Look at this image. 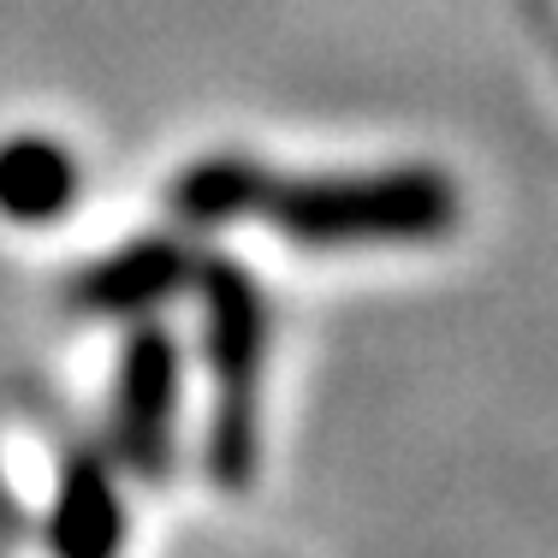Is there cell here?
<instances>
[{"label":"cell","mask_w":558,"mask_h":558,"mask_svg":"<svg viewBox=\"0 0 558 558\" xmlns=\"http://www.w3.org/2000/svg\"><path fill=\"white\" fill-rule=\"evenodd\" d=\"M256 220L310 250L422 244L458 226V184L440 167L339 172V179H268Z\"/></svg>","instance_id":"cell-1"},{"label":"cell","mask_w":558,"mask_h":558,"mask_svg":"<svg viewBox=\"0 0 558 558\" xmlns=\"http://www.w3.org/2000/svg\"><path fill=\"white\" fill-rule=\"evenodd\" d=\"M172 416H179V344L167 327H137L119 356L113 387V451L131 475H167L172 463Z\"/></svg>","instance_id":"cell-3"},{"label":"cell","mask_w":558,"mask_h":558,"mask_svg":"<svg viewBox=\"0 0 558 558\" xmlns=\"http://www.w3.org/2000/svg\"><path fill=\"white\" fill-rule=\"evenodd\" d=\"M274 172L250 155H203L172 179V215L184 226H226V220H244L262 208V191H268Z\"/></svg>","instance_id":"cell-7"},{"label":"cell","mask_w":558,"mask_h":558,"mask_svg":"<svg viewBox=\"0 0 558 558\" xmlns=\"http://www.w3.org/2000/svg\"><path fill=\"white\" fill-rule=\"evenodd\" d=\"M208 322V368H215V422H208V470L226 494L256 475V422H262V363H268V303L238 262H196Z\"/></svg>","instance_id":"cell-2"},{"label":"cell","mask_w":558,"mask_h":558,"mask_svg":"<svg viewBox=\"0 0 558 558\" xmlns=\"http://www.w3.org/2000/svg\"><path fill=\"white\" fill-rule=\"evenodd\" d=\"M48 547H54V558H119V547H125V505H119V487L96 451H77L60 470Z\"/></svg>","instance_id":"cell-5"},{"label":"cell","mask_w":558,"mask_h":558,"mask_svg":"<svg viewBox=\"0 0 558 558\" xmlns=\"http://www.w3.org/2000/svg\"><path fill=\"white\" fill-rule=\"evenodd\" d=\"M77 203V167L54 137H7L0 143V215L19 226H48Z\"/></svg>","instance_id":"cell-6"},{"label":"cell","mask_w":558,"mask_h":558,"mask_svg":"<svg viewBox=\"0 0 558 558\" xmlns=\"http://www.w3.org/2000/svg\"><path fill=\"white\" fill-rule=\"evenodd\" d=\"M191 274H196V256L179 238H131L108 262H96V268L72 279V303L89 315H143L191 286Z\"/></svg>","instance_id":"cell-4"}]
</instances>
